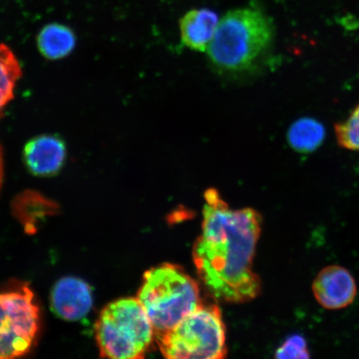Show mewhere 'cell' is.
<instances>
[{"instance_id":"obj_1","label":"cell","mask_w":359,"mask_h":359,"mask_svg":"<svg viewBox=\"0 0 359 359\" xmlns=\"http://www.w3.org/2000/svg\"><path fill=\"white\" fill-rule=\"evenodd\" d=\"M205 200L201 235L193 246L197 273L219 302H249L262 287L252 269L262 218L251 208L231 210L214 188Z\"/></svg>"},{"instance_id":"obj_2","label":"cell","mask_w":359,"mask_h":359,"mask_svg":"<svg viewBox=\"0 0 359 359\" xmlns=\"http://www.w3.org/2000/svg\"><path fill=\"white\" fill-rule=\"evenodd\" d=\"M137 298L155 337L172 329L202 304L198 284L181 266L169 263L148 269Z\"/></svg>"},{"instance_id":"obj_3","label":"cell","mask_w":359,"mask_h":359,"mask_svg":"<svg viewBox=\"0 0 359 359\" xmlns=\"http://www.w3.org/2000/svg\"><path fill=\"white\" fill-rule=\"evenodd\" d=\"M273 39L271 21L250 8L229 11L219 22L208 53L215 65L231 71L248 69Z\"/></svg>"},{"instance_id":"obj_4","label":"cell","mask_w":359,"mask_h":359,"mask_svg":"<svg viewBox=\"0 0 359 359\" xmlns=\"http://www.w3.org/2000/svg\"><path fill=\"white\" fill-rule=\"evenodd\" d=\"M101 358L139 359L145 357L155 332L137 298H124L107 305L95 325Z\"/></svg>"},{"instance_id":"obj_5","label":"cell","mask_w":359,"mask_h":359,"mask_svg":"<svg viewBox=\"0 0 359 359\" xmlns=\"http://www.w3.org/2000/svg\"><path fill=\"white\" fill-rule=\"evenodd\" d=\"M155 340L167 358L221 359L227 353L226 327L221 309L214 304H201Z\"/></svg>"},{"instance_id":"obj_6","label":"cell","mask_w":359,"mask_h":359,"mask_svg":"<svg viewBox=\"0 0 359 359\" xmlns=\"http://www.w3.org/2000/svg\"><path fill=\"white\" fill-rule=\"evenodd\" d=\"M39 327V309L29 286L0 294V359L25 355Z\"/></svg>"},{"instance_id":"obj_7","label":"cell","mask_w":359,"mask_h":359,"mask_svg":"<svg viewBox=\"0 0 359 359\" xmlns=\"http://www.w3.org/2000/svg\"><path fill=\"white\" fill-rule=\"evenodd\" d=\"M312 290L318 304L330 311L348 307L358 294L356 281L352 273L346 268L337 264L323 268L318 273Z\"/></svg>"},{"instance_id":"obj_8","label":"cell","mask_w":359,"mask_h":359,"mask_svg":"<svg viewBox=\"0 0 359 359\" xmlns=\"http://www.w3.org/2000/svg\"><path fill=\"white\" fill-rule=\"evenodd\" d=\"M93 302L90 286L79 278H62L53 287L51 294L52 308L62 320H82L91 311Z\"/></svg>"},{"instance_id":"obj_9","label":"cell","mask_w":359,"mask_h":359,"mask_svg":"<svg viewBox=\"0 0 359 359\" xmlns=\"http://www.w3.org/2000/svg\"><path fill=\"white\" fill-rule=\"evenodd\" d=\"M67 156L66 146L60 137L42 135L30 140L25 147L27 168L35 176L49 177L60 172Z\"/></svg>"},{"instance_id":"obj_10","label":"cell","mask_w":359,"mask_h":359,"mask_svg":"<svg viewBox=\"0 0 359 359\" xmlns=\"http://www.w3.org/2000/svg\"><path fill=\"white\" fill-rule=\"evenodd\" d=\"M219 22L217 13L209 8H196L188 11L180 20L183 43L192 50H208L217 32Z\"/></svg>"},{"instance_id":"obj_11","label":"cell","mask_w":359,"mask_h":359,"mask_svg":"<svg viewBox=\"0 0 359 359\" xmlns=\"http://www.w3.org/2000/svg\"><path fill=\"white\" fill-rule=\"evenodd\" d=\"M41 55L48 60H61L73 52L76 37L73 30L60 24H50L40 31L37 39Z\"/></svg>"},{"instance_id":"obj_12","label":"cell","mask_w":359,"mask_h":359,"mask_svg":"<svg viewBox=\"0 0 359 359\" xmlns=\"http://www.w3.org/2000/svg\"><path fill=\"white\" fill-rule=\"evenodd\" d=\"M325 137V130L317 120L300 118L290 126L287 133L290 146L300 154H309L322 144Z\"/></svg>"},{"instance_id":"obj_13","label":"cell","mask_w":359,"mask_h":359,"mask_svg":"<svg viewBox=\"0 0 359 359\" xmlns=\"http://www.w3.org/2000/svg\"><path fill=\"white\" fill-rule=\"evenodd\" d=\"M21 75L20 62L11 49L0 44V114L13 100L17 81Z\"/></svg>"},{"instance_id":"obj_14","label":"cell","mask_w":359,"mask_h":359,"mask_svg":"<svg viewBox=\"0 0 359 359\" xmlns=\"http://www.w3.org/2000/svg\"><path fill=\"white\" fill-rule=\"evenodd\" d=\"M334 133L339 147L359 152V103L346 119L335 125Z\"/></svg>"},{"instance_id":"obj_15","label":"cell","mask_w":359,"mask_h":359,"mask_svg":"<svg viewBox=\"0 0 359 359\" xmlns=\"http://www.w3.org/2000/svg\"><path fill=\"white\" fill-rule=\"evenodd\" d=\"M276 358L296 359L311 358L306 340L302 335H291L277 349Z\"/></svg>"},{"instance_id":"obj_16","label":"cell","mask_w":359,"mask_h":359,"mask_svg":"<svg viewBox=\"0 0 359 359\" xmlns=\"http://www.w3.org/2000/svg\"><path fill=\"white\" fill-rule=\"evenodd\" d=\"M3 177H4L3 155H2L1 147H0V190H1Z\"/></svg>"}]
</instances>
